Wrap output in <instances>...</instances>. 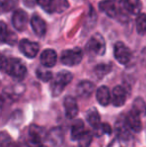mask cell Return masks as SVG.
Segmentation results:
<instances>
[{
  "instance_id": "5",
  "label": "cell",
  "mask_w": 146,
  "mask_h": 147,
  "mask_svg": "<svg viewBox=\"0 0 146 147\" xmlns=\"http://www.w3.org/2000/svg\"><path fill=\"white\" fill-rule=\"evenodd\" d=\"M19 49L26 57L34 58L39 52V45L38 43L32 42L28 39H22L19 42Z\"/></svg>"
},
{
  "instance_id": "8",
  "label": "cell",
  "mask_w": 146,
  "mask_h": 147,
  "mask_svg": "<svg viewBox=\"0 0 146 147\" xmlns=\"http://www.w3.org/2000/svg\"><path fill=\"white\" fill-rule=\"evenodd\" d=\"M28 22V16L25 11L21 9H18L14 12L13 16H12V24H13L14 28L18 31H23L26 29Z\"/></svg>"
},
{
  "instance_id": "20",
  "label": "cell",
  "mask_w": 146,
  "mask_h": 147,
  "mask_svg": "<svg viewBox=\"0 0 146 147\" xmlns=\"http://www.w3.org/2000/svg\"><path fill=\"white\" fill-rule=\"evenodd\" d=\"M86 119H87L88 123L90 124L92 128H96L101 124V118H100V114L95 108H91L88 110L86 113Z\"/></svg>"
},
{
  "instance_id": "19",
  "label": "cell",
  "mask_w": 146,
  "mask_h": 147,
  "mask_svg": "<svg viewBox=\"0 0 146 147\" xmlns=\"http://www.w3.org/2000/svg\"><path fill=\"white\" fill-rule=\"evenodd\" d=\"M124 4L129 14L138 15L142 9V2L140 0H124Z\"/></svg>"
},
{
  "instance_id": "6",
  "label": "cell",
  "mask_w": 146,
  "mask_h": 147,
  "mask_svg": "<svg viewBox=\"0 0 146 147\" xmlns=\"http://www.w3.org/2000/svg\"><path fill=\"white\" fill-rule=\"evenodd\" d=\"M47 134L48 132H46V130L44 129L43 127H39V126L35 125H31L29 127V140L30 142H32L33 145H40V143L47 138Z\"/></svg>"
},
{
  "instance_id": "21",
  "label": "cell",
  "mask_w": 146,
  "mask_h": 147,
  "mask_svg": "<svg viewBox=\"0 0 146 147\" xmlns=\"http://www.w3.org/2000/svg\"><path fill=\"white\" fill-rule=\"evenodd\" d=\"M72 78H73V76L70 72L63 70V71H60L59 73H57L56 78H55L54 80L57 83L61 84V85L65 87V86L68 85V84L72 81Z\"/></svg>"
},
{
  "instance_id": "34",
  "label": "cell",
  "mask_w": 146,
  "mask_h": 147,
  "mask_svg": "<svg viewBox=\"0 0 146 147\" xmlns=\"http://www.w3.org/2000/svg\"><path fill=\"white\" fill-rule=\"evenodd\" d=\"M8 31H9V30L7 29L5 23H4V22H1V40L2 41H4V39H5Z\"/></svg>"
},
{
  "instance_id": "31",
  "label": "cell",
  "mask_w": 146,
  "mask_h": 147,
  "mask_svg": "<svg viewBox=\"0 0 146 147\" xmlns=\"http://www.w3.org/2000/svg\"><path fill=\"white\" fill-rule=\"evenodd\" d=\"M128 141L129 140L123 139V138L117 136L112 140V142L108 145V147H128Z\"/></svg>"
},
{
  "instance_id": "1",
  "label": "cell",
  "mask_w": 146,
  "mask_h": 147,
  "mask_svg": "<svg viewBox=\"0 0 146 147\" xmlns=\"http://www.w3.org/2000/svg\"><path fill=\"white\" fill-rule=\"evenodd\" d=\"M5 72L9 74L14 79L22 80L27 73V69H26V66L24 65V63L20 59L11 58L8 61V65Z\"/></svg>"
},
{
  "instance_id": "29",
  "label": "cell",
  "mask_w": 146,
  "mask_h": 147,
  "mask_svg": "<svg viewBox=\"0 0 146 147\" xmlns=\"http://www.w3.org/2000/svg\"><path fill=\"white\" fill-rule=\"evenodd\" d=\"M0 143H1V147H14V143H13V141H12L11 137H10L5 131L1 132Z\"/></svg>"
},
{
  "instance_id": "16",
  "label": "cell",
  "mask_w": 146,
  "mask_h": 147,
  "mask_svg": "<svg viewBox=\"0 0 146 147\" xmlns=\"http://www.w3.org/2000/svg\"><path fill=\"white\" fill-rule=\"evenodd\" d=\"M63 138H64V134L60 127L52 128L47 134V139L54 147L60 146L63 142Z\"/></svg>"
},
{
  "instance_id": "24",
  "label": "cell",
  "mask_w": 146,
  "mask_h": 147,
  "mask_svg": "<svg viewBox=\"0 0 146 147\" xmlns=\"http://www.w3.org/2000/svg\"><path fill=\"white\" fill-rule=\"evenodd\" d=\"M93 139V134L86 130L78 139V147H89Z\"/></svg>"
},
{
  "instance_id": "7",
  "label": "cell",
  "mask_w": 146,
  "mask_h": 147,
  "mask_svg": "<svg viewBox=\"0 0 146 147\" xmlns=\"http://www.w3.org/2000/svg\"><path fill=\"white\" fill-rule=\"evenodd\" d=\"M115 130H116V133L118 137H121L123 139L129 140L131 137V131L128 123H127L126 117H124L123 115L118 117V119L116 120V123H115Z\"/></svg>"
},
{
  "instance_id": "32",
  "label": "cell",
  "mask_w": 146,
  "mask_h": 147,
  "mask_svg": "<svg viewBox=\"0 0 146 147\" xmlns=\"http://www.w3.org/2000/svg\"><path fill=\"white\" fill-rule=\"evenodd\" d=\"M17 0H1L3 11H9L14 7V4Z\"/></svg>"
},
{
  "instance_id": "33",
  "label": "cell",
  "mask_w": 146,
  "mask_h": 147,
  "mask_svg": "<svg viewBox=\"0 0 146 147\" xmlns=\"http://www.w3.org/2000/svg\"><path fill=\"white\" fill-rule=\"evenodd\" d=\"M16 40H17V35H16L15 33L11 32V31H8L7 35H6L3 42H7L8 44L13 45V44H15Z\"/></svg>"
},
{
  "instance_id": "23",
  "label": "cell",
  "mask_w": 146,
  "mask_h": 147,
  "mask_svg": "<svg viewBox=\"0 0 146 147\" xmlns=\"http://www.w3.org/2000/svg\"><path fill=\"white\" fill-rule=\"evenodd\" d=\"M136 23V30L140 35H143L146 33V14L139 13L135 20Z\"/></svg>"
},
{
  "instance_id": "3",
  "label": "cell",
  "mask_w": 146,
  "mask_h": 147,
  "mask_svg": "<svg viewBox=\"0 0 146 147\" xmlns=\"http://www.w3.org/2000/svg\"><path fill=\"white\" fill-rule=\"evenodd\" d=\"M86 48H87V51L93 54L103 55L106 49L105 40L99 33H96L89 39V41L86 44Z\"/></svg>"
},
{
  "instance_id": "13",
  "label": "cell",
  "mask_w": 146,
  "mask_h": 147,
  "mask_svg": "<svg viewBox=\"0 0 146 147\" xmlns=\"http://www.w3.org/2000/svg\"><path fill=\"white\" fill-rule=\"evenodd\" d=\"M127 123H128L129 127L132 131L134 132H139L142 129V124H141V119H140V114L137 111H135L134 109L130 111L126 116Z\"/></svg>"
},
{
  "instance_id": "11",
  "label": "cell",
  "mask_w": 146,
  "mask_h": 147,
  "mask_svg": "<svg viewBox=\"0 0 146 147\" xmlns=\"http://www.w3.org/2000/svg\"><path fill=\"white\" fill-rule=\"evenodd\" d=\"M65 108V115L68 119H72V118L76 117L78 114V104L75 98L72 96H66L64 98V102H63Z\"/></svg>"
},
{
  "instance_id": "14",
  "label": "cell",
  "mask_w": 146,
  "mask_h": 147,
  "mask_svg": "<svg viewBox=\"0 0 146 147\" xmlns=\"http://www.w3.org/2000/svg\"><path fill=\"white\" fill-rule=\"evenodd\" d=\"M30 24H31L32 29L37 36H44L46 33V22L40 16L36 15V14L32 16L31 20H30Z\"/></svg>"
},
{
  "instance_id": "30",
  "label": "cell",
  "mask_w": 146,
  "mask_h": 147,
  "mask_svg": "<svg viewBox=\"0 0 146 147\" xmlns=\"http://www.w3.org/2000/svg\"><path fill=\"white\" fill-rule=\"evenodd\" d=\"M64 86H62L61 84L57 83L55 80H53L51 82V85H50V90L51 93H52V96H59V95L62 93V91L64 90Z\"/></svg>"
},
{
  "instance_id": "26",
  "label": "cell",
  "mask_w": 146,
  "mask_h": 147,
  "mask_svg": "<svg viewBox=\"0 0 146 147\" xmlns=\"http://www.w3.org/2000/svg\"><path fill=\"white\" fill-rule=\"evenodd\" d=\"M36 76L38 79H40L41 81L43 82H48L52 79V72L49 71L47 69H44V68H37L36 70Z\"/></svg>"
},
{
  "instance_id": "25",
  "label": "cell",
  "mask_w": 146,
  "mask_h": 147,
  "mask_svg": "<svg viewBox=\"0 0 146 147\" xmlns=\"http://www.w3.org/2000/svg\"><path fill=\"white\" fill-rule=\"evenodd\" d=\"M132 109L137 111L140 115H146V103L141 97L135 98L132 105Z\"/></svg>"
},
{
  "instance_id": "28",
  "label": "cell",
  "mask_w": 146,
  "mask_h": 147,
  "mask_svg": "<svg viewBox=\"0 0 146 147\" xmlns=\"http://www.w3.org/2000/svg\"><path fill=\"white\" fill-rule=\"evenodd\" d=\"M38 4L48 13H52L56 10V4L54 0H38Z\"/></svg>"
},
{
  "instance_id": "9",
  "label": "cell",
  "mask_w": 146,
  "mask_h": 147,
  "mask_svg": "<svg viewBox=\"0 0 146 147\" xmlns=\"http://www.w3.org/2000/svg\"><path fill=\"white\" fill-rule=\"evenodd\" d=\"M127 99V90L122 86H115L112 90V104L116 107L123 106Z\"/></svg>"
},
{
  "instance_id": "15",
  "label": "cell",
  "mask_w": 146,
  "mask_h": 147,
  "mask_svg": "<svg viewBox=\"0 0 146 147\" xmlns=\"http://www.w3.org/2000/svg\"><path fill=\"white\" fill-rule=\"evenodd\" d=\"M57 54L53 49H46L40 55V62L45 67H53L56 64Z\"/></svg>"
},
{
  "instance_id": "2",
  "label": "cell",
  "mask_w": 146,
  "mask_h": 147,
  "mask_svg": "<svg viewBox=\"0 0 146 147\" xmlns=\"http://www.w3.org/2000/svg\"><path fill=\"white\" fill-rule=\"evenodd\" d=\"M83 52L80 48L67 49L61 53V62L67 66H75L81 62Z\"/></svg>"
},
{
  "instance_id": "10",
  "label": "cell",
  "mask_w": 146,
  "mask_h": 147,
  "mask_svg": "<svg viewBox=\"0 0 146 147\" xmlns=\"http://www.w3.org/2000/svg\"><path fill=\"white\" fill-rule=\"evenodd\" d=\"M99 9L105 12L109 17L115 18L118 16V3L115 0H104L99 3Z\"/></svg>"
},
{
  "instance_id": "36",
  "label": "cell",
  "mask_w": 146,
  "mask_h": 147,
  "mask_svg": "<svg viewBox=\"0 0 146 147\" xmlns=\"http://www.w3.org/2000/svg\"><path fill=\"white\" fill-rule=\"evenodd\" d=\"M64 4H66V5H68V3H67L66 0H58V1H57L56 8L58 7L59 5H61L60 7L58 8V11H62V10H65V8H67V6H64Z\"/></svg>"
},
{
  "instance_id": "35",
  "label": "cell",
  "mask_w": 146,
  "mask_h": 147,
  "mask_svg": "<svg viewBox=\"0 0 146 147\" xmlns=\"http://www.w3.org/2000/svg\"><path fill=\"white\" fill-rule=\"evenodd\" d=\"M23 3L26 7L32 8V7H34L36 4H38V0H23Z\"/></svg>"
},
{
  "instance_id": "27",
  "label": "cell",
  "mask_w": 146,
  "mask_h": 147,
  "mask_svg": "<svg viewBox=\"0 0 146 147\" xmlns=\"http://www.w3.org/2000/svg\"><path fill=\"white\" fill-rule=\"evenodd\" d=\"M112 132V128L108 123H101L98 127L94 128V134L97 137L104 135V134H111Z\"/></svg>"
},
{
  "instance_id": "4",
  "label": "cell",
  "mask_w": 146,
  "mask_h": 147,
  "mask_svg": "<svg viewBox=\"0 0 146 147\" xmlns=\"http://www.w3.org/2000/svg\"><path fill=\"white\" fill-rule=\"evenodd\" d=\"M114 56L115 59L120 64H127L131 59V51L126 45L121 41L115 43L114 45Z\"/></svg>"
},
{
  "instance_id": "22",
  "label": "cell",
  "mask_w": 146,
  "mask_h": 147,
  "mask_svg": "<svg viewBox=\"0 0 146 147\" xmlns=\"http://www.w3.org/2000/svg\"><path fill=\"white\" fill-rule=\"evenodd\" d=\"M112 67H111L110 64H105V63H101L98 64L95 68H94V73L97 76L99 79H102L104 76H106L108 73L111 71Z\"/></svg>"
},
{
  "instance_id": "17",
  "label": "cell",
  "mask_w": 146,
  "mask_h": 147,
  "mask_svg": "<svg viewBox=\"0 0 146 147\" xmlns=\"http://www.w3.org/2000/svg\"><path fill=\"white\" fill-rule=\"evenodd\" d=\"M96 98L100 105L107 106L111 101V93L109 88L106 86H100L96 91Z\"/></svg>"
},
{
  "instance_id": "18",
  "label": "cell",
  "mask_w": 146,
  "mask_h": 147,
  "mask_svg": "<svg viewBox=\"0 0 146 147\" xmlns=\"http://www.w3.org/2000/svg\"><path fill=\"white\" fill-rule=\"evenodd\" d=\"M85 127H84V123L82 120L76 119L73 121L72 125H71V139L74 141H78L82 134L85 132Z\"/></svg>"
},
{
  "instance_id": "37",
  "label": "cell",
  "mask_w": 146,
  "mask_h": 147,
  "mask_svg": "<svg viewBox=\"0 0 146 147\" xmlns=\"http://www.w3.org/2000/svg\"><path fill=\"white\" fill-rule=\"evenodd\" d=\"M8 61H9V59H6L5 56H2V58H1V68H2V71H4V72L6 71V68H7V65H8Z\"/></svg>"
},
{
  "instance_id": "12",
  "label": "cell",
  "mask_w": 146,
  "mask_h": 147,
  "mask_svg": "<svg viewBox=\"0 0 146 147\" xmlns=\"http://www.w3.org/2000/svg\"><path fill=\"white\" fill-rule=\"evenodd\" d=\"M94 89H95L94 84L91 81L83 80L78 83L77 87H76V93L81 98H88L94 92Z\"/></svg>"
},
{
  "instance_id": "38",
  "label": "cell",
  "mask_w": 146,
  "mask_h": 147,
  "mask_svg": "<svg viewBox=\"0 0 146 147\" xmlns=\"http://www.w3.org/2000/svg\"><path fill=\"white\" fill-rule=\"evenodd\" d=\"M36 147H46V146H45V145H41V144H40V145H38V146H36Z\"/></svg>"
}]
</instances>
